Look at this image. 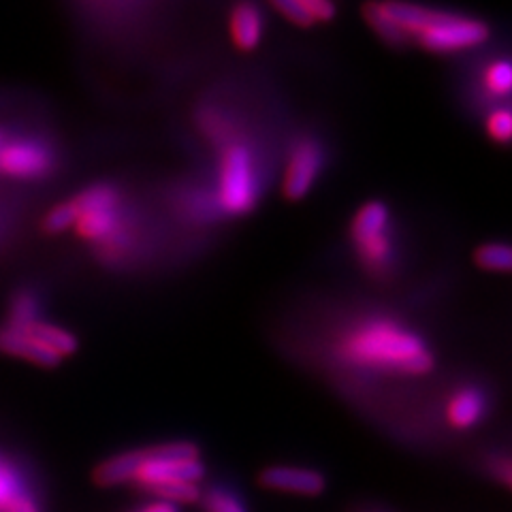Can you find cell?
I'll return each instance as SVG.
<instances>
[{
	"mask_svg": "<svg viewBox=\"0 0 512 512\" xmlns=\"http://www.w3.org/2000/svg\"><path fill=\"white\" fill-rule=\"evenodd\" d=\"M342 352L355 363L404 374H427L434 367V355L414 333L389 323H370L348 333Z\"/></svg>",
	"mask_w": 512,
	"mask_h": 512,
	"instance_id": "1",
	"label": "cell"
},
{
	"mask_svg": "<svg viewBox=\"0 0 512 512\" xmlns=\"http://www.w3.org/2000/svg\"><path fill=\"white\" fill-rule=\"evenodd\" d=\"M259 201V173L252 150L242 141L224 146L220 158L218 205L229 216H244L254 210Z\"/></svg>",
	"mask_w": 512,
	"mask_h": 512,
	"instance_id": "2",
	"label": "cell"
},
{
	"mask_svg": "<svg viewBox=\"0 0 512 512\" xmlns=\"http://www.w3.org/2000/svg\"><path fill=\"white\" fill-rule=\"evenodd\" d=\"M120 192L111 184H96L71 199L75 210L73 229L90 242H114L120 227Z\"/></svg>",
	"mask_w": 512,
	"mask_h": 512,
	"instance_id": "3",
	"label": "cell"
},
{
	"mask_svg": "<svg viewBox=\"0 0 512 512\" xmlns=\"http://www.w3.org/2000/svg\"><path fill=\"white\" fill-rule=\"evenodd\" d=\"M489 39V26L466 15L434 9L414 43L431 54H455L483 45Z\"/></svg>",
	"mask_w": 512,
	"mask_h": 512,
	"instance_id": "4",
	"label": "cell"
},
{
	"mask_svg": "<svg viewBox=\"0 0 512 512\" xmlns=\"http://www.w3.org/2000/svg\"><path fill=\"white\" fill-rule=\"evenodd\" d=\"M389 207L382 201H370L352 218L350 237L361 263L370 271H384L391 263L393 242L389 235Z\"/></svg>",
	"mask_w": 512,
	"mask_h": 512,
	"instance_id": "5",
	"label": "cell"
},
{
	"mask_svg": "<svg viewBox=\"0 0 512 512\" xmlns=\"http://www.w3.org/2000/svg\"><path fill=\"white\" fill-rule=\"evenodd\" d=\"M325 165V150L320 141L312 137H301L293 143L291 154H288V165L284 171L282 192L288 201H299L308 195L320 171Z\"/></svg>",
	"mask_w": 512,
	"mask_h": 512,
	"instance_id": "6",
	"label": "cell"
},
{
	"mask_svg": "<svg viewBox=\"0 0 512 512\" xmlns=\"http://www.w3.org/2000/svg\"><path fill=\"white\" fill-rule=\"evenodd\" d=\"M54 169V154L41 141L15 139L0 146V173L15 180H41Z\"/></svg>",
	"mask_w": 512,
	"mask_h": 512,
	"instance_id": "7",
	"label": "cell"
},
{
	"mask_svg": "<svg viewBox=\"0 0 512 512\" xmlns=\"http://www.w3.org/2000/svg\"><path fill=\"white\" fill-rule=\"evenodd\" d=\"M205 474L201 459H169L158 453V448H146V461L141 463L133 483L146 491L152 485L169 483V480H184L197 483Z\"/></svg>",
	"mask_w": 512,
	"mask_h": 512,
	"instance_id": "8",
	"label": "cell"
},
{
	"mask_svg": "<svg viewBox=\"0 0 512 512\" xmlns=\"http://www.w3.org/2000/svg\"><path fill=\"white\" fill-rule=\"evenodd\" d=\"M259 483L271 491L299 493V495H320L325 491V476L316 470L271 466L259 474Z\"/></svg>",
	"mask_w": 512,
	"mask_h": 512,
	"instance_id": "9",
	"label": "cell"
},
{
	"mask_svg": "<svg viewBox=\"0 0 512 512\" xmlns=\"http://www.w3.org/2000/svg\"><path fill=\"white\" fill-rule=\"evenodd\" d=\"M231 41L239 52H252L263 39V13L254 3L242 0L231 11L229 20Z\"/></svg>",
	"mask_w": 512,
	"mask_h": 512,
	"instance_id": "10",
	"label": "cell"
},
{
	"mask_svg": "<svg viewBox=\"0 0 512 512\" xmlns=\"http://www.w3.org/2000/svg\"><path fill=\"white\" fill-rule=\"evenodd\" d=\"M0 352H7V355L26 359L41 367H56L60 365L62 357H58L54 350L45 348L35 338H30L26 331L20 329H0Z\"/></svg>",
	"mask_w": 512,
	"mask_h": 512,
	"instance_id": "11",
	"label": "cell"
},
{
	"mask_svg": "<svg viewBox=\"0 0 512 512\" xmlns=\"http://www.w3.org/2000/svg\"><path fill=\"white\" fill-rule=\"evenodd\" d=\"M143 461H146V451L120 453L99 463L92 478L99 487H116L124 483H133V478Z\"/></svg>",
	"mask_w": 512,
	"mask_h": 512,
	"instance_id": "12",
	"label": "cell"
},
{
	"mask_svg": "<svg viewBox=\"0 0 512 512\" xmlns=\"http://www.w3.org/2000/svg\"><path fill=\"white\" fill-rule=\"evenodd\" d=\"M483 412H485V402H483V395L478 391L466 389V391H459L451 402H448V423L457 429H470L474 427L480 419H483Z\"/></svg>",
	"mask_w": 512,
	"mask_h": 512,
	"instance_id": "13",
	"label": "cell"
},
{
	"mask_svg": "<svg viewBox=\"0 0 512 512\" xmlns=\"http://www.w3.org/2000/svg\"><path fill=\"white\" fill-rule=\"evenodd\" d=\"M30 338H35L37 342H41L45 348L54 350L58 357H69L77 350V338L73 333L64 331L60 327L54 325H45V323H30L24 329Z\"/></svg>",
	"mask_w": 512,
	"mask_h": 512,
	"instance_id": "14",
	"label": "cell"
},
{
	"mask_svg": "<svg viewBox=\"0 0 512 512\" xmlns=\"http://www.w3.org/2000/svg\"><path fill=\"white\" fill-rule=\"evenodd\" d=\"M146 491L156 495V498L167 500L169 504H192L201 500V489L197 487V483H184V480H169V483L152 485Z\"/></svg>",
	"mask_w": 512,
	"mask_h": 512,
	"instance_id": "15",
	"label": "cell"
},
{
	"mask_svg": "<svg viewBox=\"0 0 512 512\" xmlns=\"http://www.w3.org/2000/svg\"><path fill=\"white\" fill-rule=\"evenodd\" d=\"M474 263L485 271L506 274L512 267V252L504 244H485L474 252Z\"/></svg>",
	"mask_w": 512,
	"mask_h": 512,
	"instance_id": "16",
	"label": "cell"
},
{
	"mask_svg": "<svg viewBox=\"0 0 512 512\" xmlns=\"http://www.w3.org/2000/svg\"><path fill=\"white\" fill-rule=\"evenodd\" d=\"M73 224H75V210H73L71 201H64V203L52 207V210L45 214L41 227L45 233L58 235V233L69 231Z\"/></svg>",
	"mask_w": 512,
	"mask_h": 512,
	"instance_id": "17",
	"label": "cell"
},
{
	"mask_svg": "<svg viewBox=\"0 0 512 512\" xmlns=\"http://www.w3.org/2000/svg\"><path fill=\"white\" fill-rule=\"evenodd\" d=\"M485 86L495 96H508L512 86V71L506 60H498L491 64L485 73Z\"/></svg>",
	"mask_w": 512,
	"mask_h": 512,
	"instance_id": "18",
	"label": "cell"
},
{
	"mask_svg": "<svg viewBox=\"0 0 512 512\" xmlns=\"http://www.w3.org/2000/svg\"><path fill=\"white\" fill-rule=\"evenodd\" d=\"M487 133L495 143H506L510 141V133H512V116L510 111L504 109H495L493 114L487 118Z\"/></svg>",
	"mask_w": 512,
	"mask_h": 512,
	"instance_id": "19",
	"label": "cell"
},
{
	"mask_svg": "<svg viewBox=\"0 0 512 512\" xmlns=\"http://www.w3.org/2000/svg\"><path fill=\"white\" fill-rule=\"evenodd\" d=\"M203 508L207 512H246V508L239 504L233 495L224 491H210L203 495Z\"/></svg>",
	"mask_w": 512,
	"mask_h": 512,
	"instance_id": "20",
	"label": "cell"
},
{
	"mask_svg": "<svg viewBox=\"0 0 512 512\" xmlns=\"http://www.w3.org/2000/svg\"><path fill=\"white\" fill-rule=\"evenodd\" d=\"M271 5L276 7V11L278 13H282L284 18L291 22V24H295V26H299V28H308V26H314L312 24V20H310V15L303 11V7L299 5V0H269Z\"/></svg>",
	"mask_w": 512,
	"mask_h": 512,
	"instance_id": "21",
	"label": "cell"
},
{
	"mask_svg": "<svg viewBox=\"0 0 512 512\" xmlns=\"http://www.w3.org/2000/svg\"><path fill=\"white\" fill-rule=\"evenodd\" d=\"M299 5L310 15L312 24L331 22L338 15V7L333 0H299Z\"/></svg>",
	"mask_w": 512,
	"mask_h": 512,
	"instance_id": "22",
	"label": "cell"
},
{
	"mask_svg": "<svg viewBox=\"0 0 512 512\" xmlns=\"http://www.w3.org/2000/svg\"><path fill=\"white\" fill-rule=\"evenodd\" d=\"M15 495H18V480L7 468L0 466V510H5Z\"/></svg>",
	"mask_w": 512,
	"mask_h": 512,
	"instance_id": "23",
	"label": "cell"
},
{
	"mask_svg": "<svg viewBox=\"0 0 512 512\" xmlns=\"http://www.w3.org/2000/svg\"><path fill=\"white\" fill-rule=\"evenodd\" d=\"M5 512H39L35 502H32L28 495H15V498L9 502V506L5 508Z\"/></svg>",
	"mask_w": 512,
	"mask_h": 512,
	"instance_id": "24",
	"label": "cell"
},
{
	"mask_svg": "<svg viewBox=\"0 0 512 512\" xmlns=\"http://www.w3.org/2000/svg\"><path fill=\"white\" fill-rule=\"evenodd\" d=\"M143 512H178V510H175V506L169 502H158V504L148 506Z\"/></svg>",
	"mask_w": 512,
	"mask_h": 512,
	"instance_id": "25",
	"label": "cell"
},
{
	"mask_svg": "<svg viewBox=\"0 0 512 512\" xmlns=\"http://www.w3.org/2000/svg\"><path fill=\"white\" fill-rule=\"evenodd\" d=\"M0 146H3V133H0Z\"/></svg>",
	"mask_w": 512,
	"mask_h": 512,
	"instance_id": "26",
	"label": "cell"
}]
</instances>
